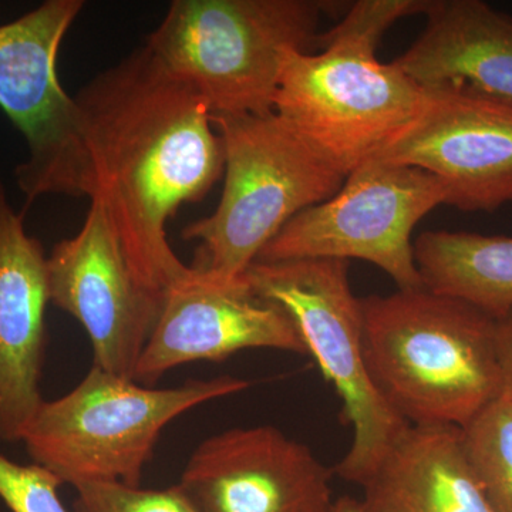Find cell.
I'll use <instances>...</instances> for the list:
<instances>
[{
	"label": "cell",
	"instance_id": "cell-3",
	"mask_svg": "<svg viewBox=\"0 0 512 512\" xmlns=\"http://www.w3.org/2000/svg\"><path fill=\"white\" fill-rule=\"evenodd\" d=\"M360 305L367 372L409 426L463 429L504 392L493 316L426 286Z\"/></svg>",
	"mask_w": 512,
	"mask_h": 512
},
{
	"label": "cell",
	"instance_id": "cell-17",
	"mask_svg": "<svg viewBox=\"0 0 512 512\" xmlns=\"http://www.w3.org/2000/svg\"><path fill=\"white\" fill-rule=\"evenodd\" d=\"M414 258L430 291L453 296L494 319L512 309V237L477 232L427 231Z\"/></svg>",
	"mask_w": 512,
	"mask_h": 512
},
{
	"label": "cell",
	"instance_id": "cell-5",
	"mask_svg": "<svg viewBox=\"0 0 512 512\" xmlns=\"http://www.w3.org/2000/svg\"><path fill=\"white\" fill-rule=\"evenodd\" d=\"M212 123L224 147V190L217 210L187 225L183 238L198 241L194 271L234 284L295 215L333 197L346 175L275 113Z\"/></svg>",
	"mask_w": 512,
	"mask_h": 512
},
{
	"label": "cell",
	"instance_id": "cell-10",
	"mask_svg": "<svg viewBox=\"0 0 512 512\" xmlns=\"http://www.w3.org/2000/svg\"><path fill=\"white\" fill-rule=\"evenodd\" d=\"M47 274L50 303L86 330L93 366L133 379L164 295L134 274L99 198L90 200L82 229L47 256Z\"/></svg>",
	"mask_w": 512,
	"mask_h": 512
},
{
	"label": "cell",
	"instance_id": "cell-8",
	"mask_svg": "<svg viewBox=\"0 0 512 512\" xmlns=\"http://www.w3.org/2000/svg\"><path fill=\"white\" fill-rule=\"evenodd\" d=\"M82 0H47L0 26V109L25 137L29 157L15 171L28 205L42 195L92 198L96 177L82 111L64 92L57 56Z\"/></svg>",
	"mask_w": 512,
	"mask_h": 512
},
{
	"label": "cell",
	"instance_id": "cell-14",
	"mask_svg": "<svg viewBox=\"0 0 512 512\" xmlns=\"http://www.w3.org/2000/svg\"><path fill=\"white\" fill-rule=\"evenodd\" d=\"M50 303L47 256L0 181V440L22 441L40 393Z\"/></svg>",
	"mask_w": 512,
	"mask_h": 512
},
{
	"label": "cell",
	"instance_id": "cell-2",
	"mask_svg": "<svg viewBox=\"0 0 512 512\" xmlns=\"http://www.w3.org/2000/svg\"><path fill=\"white\" fill-rule=\"evenodd\" d=\"M430 0H360L316 37L319 53L289 50L274 113L346 177L416 116L424 90L376 52L390 26Z\"/></svg>",
	"mask_w": 512,
	"mask_h": 512
},
{
	"label": "cell",
	"instance_id": "cell-4",
	"mask_svg": "<svg viewBox=\"0 0 512 512\" xmlns=\"http://www.w3.org/2000/svg\"><path fill=\"white\" fill-rule=\"evenodd\" d=\"M318 0H174L147 47L175 79L200 94L212 119L274 113L289 50L311 52Z\"/></svg>",
	"mask_w": 512,
	"mask_h": 512
},
{
	"label": "cell",
	"instance_id": "cell-18",
	"mask_svg": "<svg viewBox=\"0 0 512 512\" xmlns=\"http://www.w3.org/2000/svg\"><path fill=\"white\" fill-rule=\"evenodd\" d=\"M461 433L491 510L512 512V394L504 390Z\"/></svg>",
	"mask_w": 512,
	"mask_h": 512
},
{
	"label": "cell",
	"instance_id": "cell-7",
	"mask_svg": "<svg viewBox=\"0 0 512 512\" xmlns=\"http://www.w3.org/2000/svg\"><path fill=\"white\" fill-rule=\"evenodd\" d=\"M245 279L258 295L291 315L308 355L335 387L353 439L333 470L360 487L409 424L384 402L367 372L362 305L350 286L349 261L254 262Z\"/></svg>",
	"mask_w": 512,
	"mask_h": 512
},
{
	"label": "cell",
	"instance_id": "cell-1",
	"mask_svg": "<svg viewBox=\"0 0 512 512\" xmlns=\"http://www.w3.org/2000/svg\"><path fill=\"white\" fill-rule=\"evenodd\" d=\"M96 192L141 284L164 295L195 275L167 224L224 173V147L204 99L147 46L97 74L74 97ZM90 198V200H92Z\"/></svg>",
	"mask_w": 512,
	"mask_h": 512
},
{
	"label": "cell",
	"instance_id": "cell-15",
	"mask_svg": "<svg viewBox=\"0 0 512 512\" xmlns=\"http://www.w3.org/2000/svg\"><path fill=\"white\" fill-rule=\"evenodd\" d=\"M426 29L394 60L424 92L512 104V16L481 0H430Z\"/></svg>",
	"mask_w": 512,
	"mask_h": 512
},
{
	"label": "cell",
	"instance_id": "cell-22",
	"mask_svg": "<svg viewBox=\"0 0 512 512\" xmlns=\"http://www.w3.org/2000/svg\"><path fill=\"white\" fill-rule=\"evenodd\" d=\"M330 512H363L359 498L350 497V495H342L335 500L332 511Z\"/></svg>",
	"mask_w": 512,
	"mask_h": 512
},
{
	"label": "cell",
	"instance_id": "cell-16",
	"mask_svg": "<svg viewBox=\"0 0 512 512\" xmlns=\"http://www.w3.org/2000/svg\"><path fill=\"white\" fill-rule=\"evenodd\" d=\"M360 487L363 512H493L460 427L409 426Z\"/></svg>",
	"mask_w": 512,
	"mask_h": 512
},
{
	"label": "cell",
	"instance_id": "cell-21",
	"mask_svg": "<svg viewBox=\"0 0 512 512\" xmlns=\"http://www.w3.org/2000/svg\"><path fill=\"white\" fill-rule=\"evenodd\" d=\"M497 356L504 390L512 394V309L497 319Z\"/></svg>",
	"mask_w": 512,
	"mask_h": 512
},
{
	"label": "cell",
	"instance_id": "cell-19",
	"mask_svg": "<svg viewBox=\"0 0 512 512\" xmlns=\"http://www.w3.org/2000/svg\"><path fill=\"white\" fill-rule=\"evenodd\" d=\"M74 512H200L180 484L143 488L119 481L76 487Z\"/></svg>",
	"mask_w": 512,
	"mask_h": 512
},
{
	"label": "cell",
	"instance_id": "cell-9",
	"mask_svg": "<svg viewBox=\"0 0 512 512\" xmlns=\"http://www.w3.org/2000/svg\"><path fill=\"white\" fill-rule=\"evenodd\" d=\"M446 202L443 184L427 171L372 158L329 200L295 215L255 262L360 259L386 272L399 289L423 288L412 234Z\"/></svg>",
	"mask_w": 512,
	"mask_h": 512
},
{
	"label": "cell",
	"instance_id": "cell-20",
	"mask_svg": "<svg viewBox=\"0 0 512 512\" xmlns=\"http://www.w3.org/2000/svg\"><path fill=\"white\" fill-rule=\"evenodd\" d=\"M62 483L37 464H19L0 454V500L12 512H69L62 503Z\"/></svg>",
	"mask_w": 512,
	"mask_h": 512
},
{
	"label": "cell",
	"instance_id": "cell-12",
	"mask_svg": "<svg viewBox=\"0 0 512 512\" xmlns=\"http://www.w3.org/2000/svg\"><path fill=\"white\" fill-rule=\"evenodd\" d=\"M333 476L311 447L262 424L201 441L178 484L200 512H330Z\"/></svg>",
	"mask_w": 512,
	"mask_h": 512
},
{
	"label": "cell",
	"instance_id": "cell-6",
	"mask_svg": "<svg viewBox=\"0 0 512 512\" xmlns=\"http://www.w3.org/2000/svg\"><path fill=\"white\" fill-rule=\"evenodd\" d=\"M249 386V380L218 376L156 389L92 366L72 392L42 403L22 441L32 463L63 485H140L167 424Z\"/></svg>",
	"mask_w": 512,
	"mask_h": 512
},
{
	"label": "cell",
	"instance_id": "cell-11",
	"mask_svg": "<svg viewBox=\"0 0 512 512\" xmlns=\"http://www.w3.org/2000/svg\"><path fill=\"white\" fill-rule=\"evenodd\" d=\"M373 158L427 171L460 211H497L512 204V104L424 92L416 116Z\"/></svg>",
	"mask_w": 512,
	"mask_h": 512
},
{
	"label": "cell",
	"instance_id": "cell-13",
	"mask_svg": "<svg viewBox=\"0 0 512 512\" xmlns=\"http://www.w3.org/2000/svg\"><path fill=\"white\" fill-rule=\"evenodd\" d=\"M247 349L308 355L291 315L278 303L258 295L245 275L234 284H218L195 271L188 281L164 293L133 380L154 387L175 367L222 362Z\"/></svg>",
	"mask_w": 512,
	"mask_h": 512
}]
</instances>
